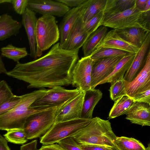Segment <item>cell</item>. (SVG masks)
<instances>
[{"label":"cell","mask_w":150,"mask_h":150,"mask_svg":"<svg viewBox=\"0 0 150 150\" xmlns=\"http://www.w3.org/2000/svg\"><path fill=\"white\" fill-rule=\"evenodd\" d=\"M107 30L106 27L101 26L89 36L82 46L83 57L90 56L92 54L108 32Z\"/></svg>","instance_id":"obj_24"},{"label":"cell","mask_w":150,"mask_h":150,"mask_svg":"<svg viewBox=\"0 0 150 150\" xmlns=\"http://www.w3.org/2000/svg\"><path fill=\"white\" fill-rule=\"evenodd\" d=\"M81 146L83 150H118L115 146L110 147L96 145Z\"/></svg>","instance_id":"obj_40"},{"label":"cell","mask_w":150,"mask_h":150,"mask_svg":"<svg viewBox=\"0 0 150 150\" xmlns=\"http://www.w3.org/2000/svg\"><path fill=\"white\" fill-rule=\"evenodd\" d=\"M38 19L36 13L27 8L22 15L21 24L24 26L28 38L30 48V57L36 59V27Z\"/></svg>","instance_id":"obj_17"},{"label":"cell","mask_w":150,"mask_h":150,"mask_svg":"<svg viewBox=\"0 0 150 150\" xmlns=\"http://www.w3.org/2000/svg\"><path fill=\"white\" fill-rule=\"evenodd\" d=\"M21 96L14 95L7 101L0 105V116L8 112L20 101Z\"/></svg>","instance_id":"obj_34"},{"label":"cell","mask_w":150,"mask_h":150,"mask_svg":"<svg viewBox=\"0 0 150 150\" xmlns=\"http://www.w3.org/2000/svg\"><path fill=\"white\" fill-rule=\"evenodd\" d=\"M115 30L121 38L139 48L150 34V31L140 28L133 27Z\"/></svg>","instance_id":"obj_19"},{"label":"cell","mask_w":150,"mask_h":150,"mask_svg":"<svg viewBox=\"0 0 150 150\" xmlns=\"http://www.w3.org/2000/svg\"><path fill=\"white\" fill-rule=\"evenodd\" d=\"M47 90L41 89L21 96L20 101L15 107L0 116V130L7 131L15 129H23L25 122L29 116L48 109L39 110L30 107L31 105L44 95Z\"/></svg>","instance_id":"obj_2"},{"label":"cell","mask_w":150,"mask_h":150,"mask_svg":"<svg viewBox=\"0 0 150 150\" xmlns=\"http://www.w3.org/2000/svg\"><path fill=\"white\" fill-rule=\"evenodd\" d=\"M12 0H0V4L8 3L11 4Z\"/></svg>","instance_id":"obj_47"},{"label":"cell","mask_w":150,"mask_h":150,"mask_svg":"<svg viewBox=\"0 0 150 150\" xmlns=\"http://www.w3.org/2000/svg\"><path fill=\"white\" fill-rule=\"evenodd\" d=\"M22 27L21 23L7 14L0 15V41L16 36Z\"/></svg>","instance_id":"obj_21"},{"label":"cell","mask_w":150,"mask_h":150,"mask_svg":"<svg viewBox=\"0 0 150 150\" xmlns=\"http://www.w3.org/2000/svg\"><path fill=\"white\" fill-rule=\"evenodd\" d=\"M107 0H89L88 4L82 15L84 23H86L103 10Z\"/></svg>","instance_id":"obj_29"},{"label":"cell","mask_w":150,"mask_h":150,"mask_svg":"<svg viewBox=\"0 0 150 150\" xmlns=\"http://www.w3.org/2000/svg\"><path fill=\"white\" fill-rule=\"evenodd\" d=\"M123 57L116 56L105 58L94 62L91 72V89H94L100 82L108 77Z\"/></svg>","instance_id":"obj_12"},{"label":"cell","mask_w":150,"mask_h":150,"mask_svg":"<svg viewBox=\"0 0 150 150\" xmlns=\"http://www.w3.org/2000/svg\"><path fill=\"white\" fill-rule=\"evenodd\" d=\"M80 146L96 145L115 147L117 136L108 120L93 118L87 125L71 137Z\"/></svg>","instance_id":"obj_3"},{"label":"cell","mask_w":150,"mask_h":150,"mask_svg":"<svg viewBox=\"0 0 150 150\" xmlns=\"http://www.w3.org/2000/svg\"><path fill=\"white\" fill-rule=\"evenodd\" d=\"M125 114V118L132 123L150 126V105L148 104L135 102Z\"/></svg>","instance_id":"obj_18"},{"label":"cell","mask_w":150,"mask_h":150,"mask_svg":"<svg viewBox=\"0 0 150 150\" xmlns=\"http://www.w3.org/2000/svg\"><path fill=\"white\" fill-rule=\"evenodd\" d=\"M27 8L43 15L61 17L70 9L64 4L51 0H28Z\"/></svg>","instance_id":"obj_11"},{"label":"cell","mask_w":150,"mask_h":150,"mask_svg":"<svg viewBox=\"0 0 150 150\" xmlns=\"http://www.w3.org/2000/svg\"><path fill=\"white\" fill-rule=\"evenodd\" d=\"M150 10V0H148L146 5L144 11L146 12L149 11Z\"/></svg>","instance_id":"obj_46"},{"label":"cell","mask_w":150,"mask_h":150,"mask_svg":"<svg viewBox=\"0 0 150 150\" xmlns=\"http://www.w3.org/2000/svg\"><path fill=\"white\" fill-rule=\"evenodd\" d=\"M37 140H33L31 142L21 146L20 150H38L37 148Z\"/></svg>","instance_id":"obj_41"},{"label":"cell","mask_w":150,"mask_h":150,"mask_svg":"<svg viewBox=\"0 0 150 150\" xmlns=\"http://www.w3.org/2000/svg\"><path fill=\"white\" fill-rule=\"evenodd\" d=\"M127 96L132 98L139 92L150 88V52L149 50L143 68L132 80L128 82L125 80Z\"/></svg>","instance_id":"obj_10"},{"label":"cell","mask_w":150,"mask_h":150,"mask_svg":"<svg viewBox=\"0 0 150 150\" xmlns=\"http://www.w3.org/2000/svg\"><path fill=\"white\" fill-rule=\"evenodd\" d=\"M28 0H12L13 8L18 14L22 15L27 8Z\"/></svg>","instance_id":"obj_38"},{"label":"cell","mask_w":150,"mask_h":150,"mask_svg":"<svg viewBox=\"0 0 150 150\" xmlns=\"http://www.w3.org/2000/svg\"><path fill=\"white\" fill-rule=\"evenodd\" d=\"M5 138L0 134V150H11Z\"/></svg>","instance_id":"obj_43"},{"label":"cell","mask_w":150,"mask_h":150,"mask_svg":"<svg viewBox=\"0 0 150 150\" xmlns=\"http://www.w3.org/2000/svg\"><path fill=\"white\" fill-rule=\"evenodd\" d=\"M145 150H150V145L149 143L148 144V146L146 148Z\"/></svg>","instance_id":"obj_48"},{"label":"cell","mask_w":150,"mask_h":150,"mask_svg":"<svg viewBox=\"0 0 150 150\" xmlns=\"http://www.w3.org/2000/svg\"><path fill=\"white\" fill-rule=\"evenodd\" d=\"M14 95L6 81H0V105L6 102Z\"/></svg>","instance_id":"obj_35"},{"label":"cell","mask_w":150,"mask_h":150,"mask_svg":"<svg viewBox=\"0 0 150 150\" xmlns=\"http://www.w3.org/2000/svg\"><path fill=\"white\" fill-rule=\"evenodd\" d=\"M135 103L131 98L127 96L119 98L115 101L108 118L113 119L125 114Z\"/></svg>","instance_id":"obj_26"},{"label":"cell","mask_w":150,"mask_h":150,"mask_svg":"<svg viewBox=\"0 0 150 150\" xmlns=\"http://www.w3.org/2000/svg\"><path fill=\"white\" fill-rule=\"evenodd\" d=\"M59 2L67 7H76L83 4L86 0H56Z\"/></svg>","instance_id":"obj_39"},{"label":"cell","mask_w":150,"mask_h":150,"mask_svg":"<svg viewBox=\"0 0 150 150\" xmlns=\"http://www.w3.org/2000/svg\"><path fill=\"white\" fill-rule=\"evenodd\" d=\"M132 99L135 102L145 103L150 105V88L137 93Z\"/></svg>","instance_id":"obj_37"},{"label":"cell","mask_w":150,"mask_h":150,"mask_svg":"<svg viewBox=\"0 0 150 150\" xmlns=\"http://www.w3.org/2000/svg\"><path fill=\"white\" fill-rule=\"evenodd\" d=\"M38 150H66L57 143L42 145Z\"/></svg>","instance_id":"obj_42"},{"label":"cell","mask_w":150,"mask_h":150,"mask_svg":"<svg viewBox=\"0 0 150 150\" xmlns=\"http://www.w3.org/2000/svg\"><path fill=\"white\" fill-rule=\"evenodd\" d=\"M150 42V34L145 39L137 52L129 69L124 77V80L128 82L132 81L137 75L147 53Z\"/></svg>","instance_id":"obj_20"},{"label":"cell","mask_w":150,"mask_h":150,"mask_svg":"<svg viewBox=\"0 0 150 150\" xmlns=\"http://www.w3.org/2000/svg\"><path fill=\"white\" fill-rule=\"evenodd\" d=\"M104 15L103 10L99 12L90 20L83 24V28L88 34L90 35L99 27Z\"/></svg>","instance_id":"obj_33"},{"label":"cell","mask_w":150,"mask_h":150,"mask_svg":"<svg viewBox=\"0 0 150 150\" xmlns=\"http://www.w3.org/2000/svg\"><path fill=\"white\" fill-rule=\"evenodd\" d=\"M92 119L81 118L54 123L40 137V142L43 145H48L71 137L89 123Z\"/></svg>","instance_id":"obj_7"},{"label":"cell","mask_w":150,"mask_h":150,"mask_svg":"<svg viewBox=\"0 0 150 150\" xmlns=\"http://www.w3.org/2000/svg\"><path fill=\"white\" fill-rule=\"evenodd\" d=\"M0 51L2 56L12 59L17 63L28 54L25 47H17L11 44L1 48Z\"/></svg>","instance_id":"obj_28"},{"label":"cell","mask_w":150,"mask_h":150,"mask_svg":"<svg viewBox=\"0 0 150 150\" xmlns=\"http://www.w3.org/2000/svg\"><path fill=\"white\" fill-rule=\"evenodd\" d=\"M132 53L124 51L109 48L102 49L90 56L94 62L101 59L116 56L124 57Z\"/></svg>","instance_id":"obj_30"},{"label":"cell","mask_w":150,"mask_h":150,"mask_svg":"<svg viewBox=\"0 0 150 150\" xmlns=\"http://www.w3.org/2000/svg\"><path fill=\"white\" fill-rule=\"evenodd\" d=\"M135 54L132 53L123 57L117 63L112 72L106 78L100 82L98 85L107 83L112 84L115 81L122 79L130 67Z\"/></svg>","instance_id":"obj_22"},{"label":"cell","mask_w":150,"mask_h":150,"mask_svg":"<svg viewBox=\"0 0 150 150\" xmlns=\"http://www.w3.org/2000/svg\"><path fill=\"white\" fill-rule=\"evenodd\" d=\"M94 61L91 56L78 60L72 71L71 84L81 91L85 92L91 89V72Z\"/></svg>","instance_id":"obj_9"},{"label":"cell","mask_w":150,"mask_h":150,"mask_svg":"<svg viewBox=\"0 0 150 150\" xmlns=\"http://www.w3.org/2000/svg\"><path fill=\"white\" fill-rule=\"evenodd\" d=\"M113 29L131 27L140 28L150 31V11L139 9L135 4L131 8L115 15L103 17L100 26Z\"/></svg>","instance_id":"obj_4"},{"label":"cell","mask_w":150,"mask_h":150,"mask_svg":"<svg viewBox=\"0 0 150 150\" xmlns=\"http://www.w3.org/2000/svg\"><path fill=\"white\" fill-rule=\"evenodd\" d=\"M85 93V92L81 91L68 101L57 114L55 123L81 118Z\"/></svg>","instance_id":"obj_15"},{"label":"cell","mask_w":150,"mask_h":150,"mask_svg":"<svg viewBox=\"0 0 150 150\" xmlns=\"http://www.w3.org/2000/svg\"><path fill=\"white\" fill-rule=\"evenodd\" d=\"M105 48L121 50L133 54H136L139 49L121 38L115 29L111 30L107 33L96 47L92 54L102 49Z\"/></svg>","instance_id":"obj_14"},{"label":"cell","mask_w":150,"mask_h":150,"mask_svg":"<svg viewBox=\"0 0 150 150\" xmlns=\"http://www.w3.org/2000/svg\"><path fill=\"white\" fill-rule=\"evenodd\" d=\"M59 27L54 16L43 15L38 19L36 27V55L49 49L59 39Z\"/></svg>","instance_id":"obj_6"},{"label":"cell","mask_w":150,"mask_h":150,"mask_svg":"<svg viewBox=\"0 0 150 150\" xmlns=\"http://www.w3.org/2000/svg\"><path fill=\"white\" fill-rule=\"evenodd\" d=\"M81 91L77 88L69 90L62 86H56L48 89L44 95L31 105L30 107L39 110L53 107L72 99Z\"/></svg>","instance_id":"obj_8"},{"label":"cell","mask_w":150,"mask_h":150,"mask_svg":"<svg viewBox=\"0 0 150 150\" xmlns=\"http://www.w3.org/2000/svg\"><path fill=\"white\" fill-rule=\"evenodd\" d=\"M4 136L8 142L15 144H23L28 140L23 129L10 130Z\"/></svg>","instance_id":"obj_31"},{"label":"cell","mask_w":150,"mask_h":150,"mask_svg":"<svg viewBox=\"0 0 150 150\" xmlns=\"http://www.w3.org/2000/svg\"><path fill=\"white\" fill-rule=\"evenodd\" d=\"M57 143L66 150H83L81 146L71 137H66Z\"/></svg>","instance_id":"obj_36"},{"label":"cell","mask_w":150,"mask_h":150,"mask_svg":"<svg viewBox=\"0 0 150 150\" xmlns=\"http://www.w3.org/2000/svg\"><path fill=\"white\" fill-rule=\"evenodd\" d=\"M7 72L1 57L0 56V74L2 73L6 74Z\"/></svg>","instance_id":"obj_45"},{"label":"cell","mask_w":150,"mask_h":150,"mask_svg":"<svg viewBox=\"0 0 150 150\" xmlns=\"http://www.w3.org/2000/svg\"><path fill=\"white\" fill-rule=\"evenodd\" d=\"M79 51L54 44L43 56L29 62L17 63L6 74L28 84L27 88H52L72 84V71L78 60Z\"/></svg>","instance_id":"obj_1"},{"label":"cell","mask_w":150,"mask_h":150,"mask_svg":"<svg viewBox=\"0 0 150 150\" xmlns=\"http://www.w3.org/2000/svg\"><path fill=\"white\" fill-rule=\"evenodd\" d=\"M148 0H136L135 4L140 10L143 11Z\"/></svg>","instance_id":"obj_44"},{"label":"cell","mask_w":150,"mask_h":150,"mask_svg":"<svg viewBox=\"0 0 150 150\" xmlns=\"http://www.w3.org/2000/svg\"><path fill=\"white\" fill-rule=\"evenodd\" d=\"M113 144L118 150H145L146 148L139 140L125 136L117 137Z\"/></svg>","instance_id":"obj_27"},{"label":"cell","mask_w":150,"mask_h":150,"mask_svg":"<svg viewBox=\"0 0 150 150\" xmlns=\"http://www.w3.org/2000/svg\"><path fill=\"white\" fill-rule=\"evenodd\" d=\"M67 101L29 116L23 127L27 139L41 137L45 134L55 122L57 114Z\"/></svg>","instance_id":"obj_5"},{"label":"cell","mask_w":150,"mask_h":150,"mask_svg":"<svg viewBox=\"0 0 150 150\" xmlns=\"http://www.w3.org/2000/svg\"><path fill=\"white\" fill-rule=\"evenodd\" d=\"M103 93L98 89H91L85 92L81 118H92L94 109L102 97Z\"/></svg>","instance_id":"obj_23"},{"label":"cell","mask_w":150,"mask_h":150,"mask_svg":"<svg viewBox=\"0 0 150 150\" xmlns=\"http://www.w3.org/2000/svg\"><path fill=\"white\" fill-rule=\"evenodd\" d=\"M125 80L122 79L117 80L111 84L109 91L111 99L115 101L119 98L127 96L125 86Z\"/></svg>","instance_id":"obj_32"},{"label":"cell","mask_w":150,"mask_h":150,"mask_svg":"<svg viewBox=\"0 0 150 150\" xmlns=\"http://www.w3.org/2000/svg\"><path fill=\"white\" fill-rule=\"evenodd\" d=\"M82 15L77 20L70 31L67 41L62 48L70 51L79 50L90 35L83 28Z\"/></svg>","instance_id":"obj_16"},{"label":"cell","mask_w":150,"mask_h":150,"mask_svg":"<svg viewBox=\"0 0 150 150\" xmlns=\"http://www.w3.org/2000/svg\"><path fill=\"white\" fill-rule=\"evenodd\" d=\"M89 1L86 0L79 6L70 9L63 16L59 27L60 34L59 43L62 48L66 43L73 25L83 14Z\"/></svg>","instance_id":"obj_13"},{"label":"cell","mask_w":150,"mask_h":150,"mask_svg":"<svg viewBox=\"0 0 150 150\" xmlns=\"http://www.w3.org/2000/svg\"><path fill=\"white\" fill-rule=\"evenodd\" d=\"M136 0H107L103 17L121 13L132 8Z\"/></svg>","instance_id":"obj_25"}]
</instances>
